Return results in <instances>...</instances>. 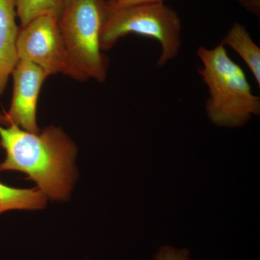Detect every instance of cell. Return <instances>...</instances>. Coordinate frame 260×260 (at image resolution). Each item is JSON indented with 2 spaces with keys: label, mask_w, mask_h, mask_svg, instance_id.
<instances>
[{
  "label": "cell",
  "mask_w": 260,
  "mask_h": 260,
  "mask_svg": "<svg viewBox=\"0 0 260 260\" xmlns=\"http://www.w3.org/2000/svg\"><path fill=\"white\" fill-rule=\"evenodd\" d=\"M0 145L6 153L0 172L25 173L49 199L69 198L76 179L77 146L61 128L49 126L31 133L16 125H0Z\"/></svg>",
  "instance_id": "obj_1"
},
{
  "label": "cell",
  "mask_w": 260,
  "mask_h": 260,
  "mask_svg": "<svg viewBox=\"0 0 260 260\" xmlns=\"http://www.w3.org/2000/svg\"><path fill=\"white\" fill-rule=\"evenodd\" d=\"M197 54L203 63L198 73L208 86L205 110L212 123L241 127L253 115H259L260 98L253 93L244 70L231 59L225 46L200 47Z\"/></svg>",
  "instance_id": "obj_2"
},
{
  "label": "cell",
  "mask_w": 260,
  "mask_h": 260,
  "mask_svg": "<svg viewBox=\"0 0 260 260\" xmlns=\"http://www.w3.org/2000/svg\"><path fill=\"white\" fill-rule=\"evenodd\" d=\"M107 11L104 0H74L58 18L70 78L107 80L109 59L101 47V34Z\"/></svg>",
  "instance_id": "obj_3"
},
{
  "label": "cell",
  "mask_w": 260,
  "mask_h": 260,
  "mask_svg": "<svg viewBox=\"0 0 260 260\" xmlns=\"http://www.w3.org/2000/svg\"><path fill=\"white\" fill-rule=\"evenodd\" d=\"M181 28V19L177 12L164 2L108 10L101 34V47L104 51L109 50L119 39L128 34L152 38L161 47L157 65L164 67L179 54Z\"/></svg>",
  "instance_id": "obj_4"
},
{
  "label": "cell",
  "mask_w": 260,
  "mask_h": 260,
  "mask_svg": "<svg viewBox=\"0 0 260 260\" xmlns=\"http://www.w3.org/2000/svg\"><path fill=\"white\" fill-rule=\"evenodd\" d=\"M17 53L18 60L37 65L49 76L68 73L66 48L54 15H39L20 26Z\"/></svg>",
  "instance_id": "obj_5"
},
{
  "label": "cell",
  "mask_w": 260,
  "mask_h": 260,
  "mask_svg": "<svg viewBox=\"0 0 260 260\" xmlns=\"http://www.w3.org/2000/svg\"><path fill=\"white\" fill-rule=\"evenodd\" d=\"M13 93L8 112L0 113V125H16L31 133L37 125V105L43 83L49 75L29 61L18 60L13 73Z\"/></svg>",
  "instance_id": "obj_6"
},
{
  "label": "cell",
  "mask_w": 260,
  "mask_h": 260,
  "mask_svg": "<svg viewBox=\"0 0 260 260\" xmlns=\"http://www.w3.org/2000/svg\"><path fill=\"white\" fill-rule=\"evenodd\" d=\"M17 17L15 0H0V96L18 61Z\"/></svg>",
  "instance_id": "obj_7"
},
{
  "label": "cell",
  "mask_w": 260,
  "mask_h": 260,
  "mask_svg": "<svg viewBox=\"0 0 260 260\" xmlns=\"http://www.w3.org/2000/svg\"><path fill=\"white\" fill-rule=\"evenodd\" d=\"M220 44L232 48L242 58L260 86V49L251 39L245 25L234 23Z\"/></svg>",
  "instance_id": "obj_8"
},
{
  "label": "cell",
  "mask_w": 260,
  "mask_h": 260,
  "mask_svg": "<svg viewBox=\"0 0 260 260\" xmlns=\"http://www.w3.org/2000/svg\"><path fill=\"white\" fill-rule=\"evenodd\" d=\"M47 198L39 189H17L0 182V214L12 210H42Z\"/></svg>",
  "instance_id": "obj_9"
},
{
  "label": "cell",
  "mask_w": 260,
  "mask_h": 260,
  "mask_svg": "<svg viewBox=\"0 0 260 260\" xmlns=\"http://www.w3.org/2000/svg\"><path fill=\"white\" fill-rule=\"evenodd\" d=\"M74 0H15L20 26L39 15L52 14L58 18Z\"/></svg>",
  "instance_id": "obj_10"
},
{
  "label": "cell",
  "mask_w": 260,
  "mask_h": 260,
  "mask_svg": "<svg viewBox=\"0 0 260 260\" xmlns=\"http://www.w3.org/2000/svg\"><path fill=\"white\" fill-rule=\"evenodd\" d=\"M153 260H190L187 249H178L172 246H162L157 251Z\"/></svg>",
  "instance_id": "obj_11"
},
{
  "label": "cell",
  "mask_w": 260,
  "mask_h": 260,
  "mask_svg": "<svg viewBox=\"0 0 260 260\" xmlns=\"http://www.w3.org/2000/svg\"><path fill=\"white\" fill-rule=\"evenodd\" d=\"M108 10H116L142 3H157L164 0H104Z\"/></svg>",
  "instance_id": "obj_12"
},
{
  "label": "cell",
  "mask_w": 260,
  "mask_h": 260,
  "mask_svg": "<svg viewBox=\"0 0 260 260\" xmlns=\"http://www.w3.org/2000/svg\"><path fill=\"white\" fill-rule=\"evenodd\" d=\"M238 3L253 14L259 16L260 13V0H237Z\"/></svg>",
  "instance_id": "obj_13"
}]
</instances>
